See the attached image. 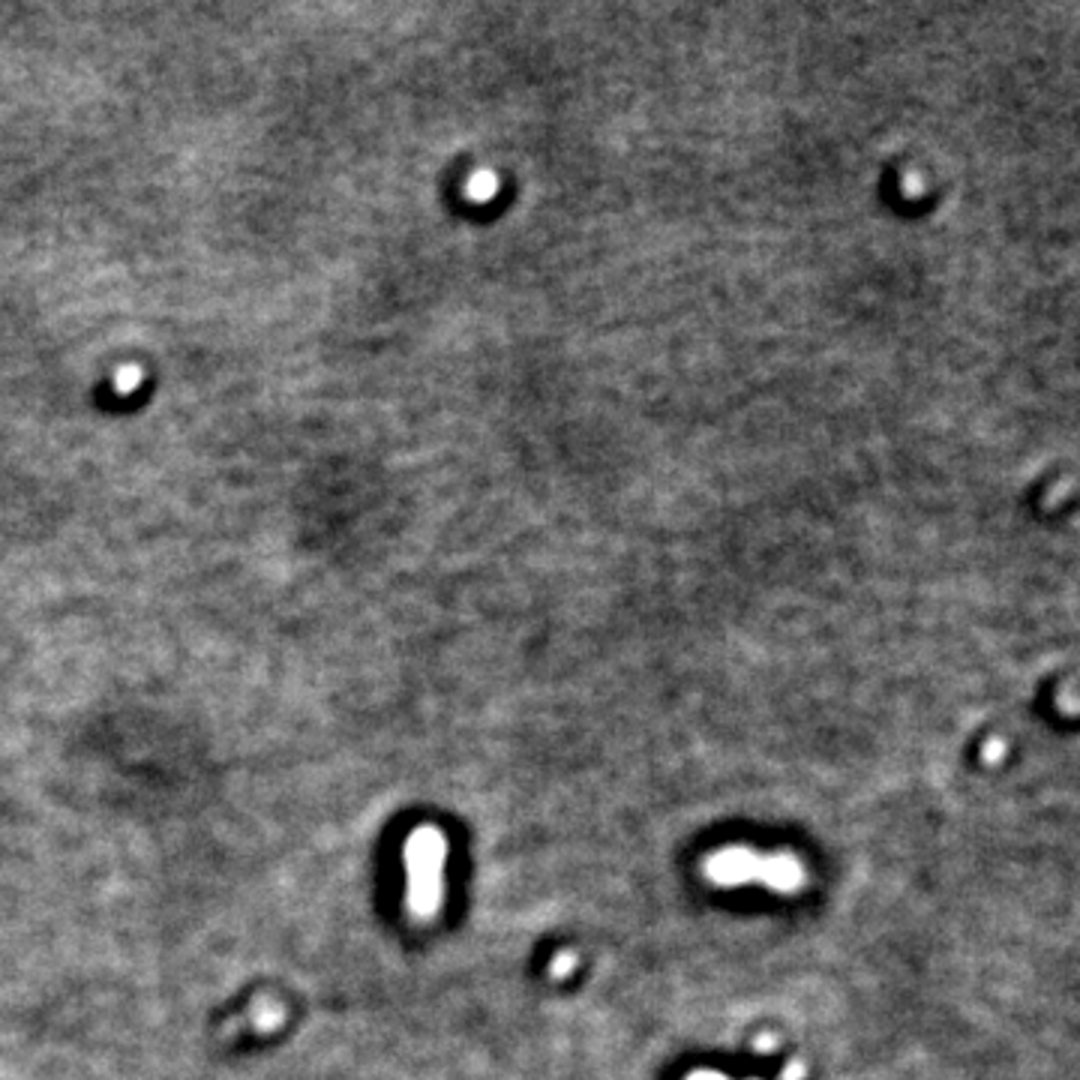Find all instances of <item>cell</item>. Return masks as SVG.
I'll list each match as a JSON object with an SVG mask.
<instances>
[{
  "instance_id": "cell-1",
  "label": "cell",
  "mask_w": 1080,
  "mask_h": 1080,
  "mask_svg": "<svg viewBox=\"0 0 1080 1080\" xmlns=\"http://www.w3.org/2000/svg\"><path fill=\"white\" fill-rule=\"evenodd\" d=\"M409 870V907L414 919H433L442 907V877H445V837L438 829L423 825L406 844Z\"/></svg>"
},
{
  "instance_id": "cell-2",
  "label": "cell",
  "mask_w": 1080,
  "mask_h": 1080,
  "mask_svg": "<svg viewBox=\"0 0 1080 1080\" xmlns=\"http://www.w3.org/2000/svg\"><path fill=\"white\" fill-rule=\"evenodd\" d=\"M708 873H711V880L723 882V885L762 880L778 892H795L802 882V868L795 858H762L754 853H742V849L711 858Z\"/></svg>"
},
{
  "instance_id": "cell-3",
  "label": "cell",
  "mask_w": 1080,
  "mask_h": 1080,
  "mask_svg": "<svg viewBox=\"0 0 1080 1080\" xmlns=\"http://www.w3.org/2000/svg\"><path fill=\"white\" fill-rule=\"evenodd\" d=\"M687 1080H727V1078H720V1075H694V1078Z\"/></svg>"
}]
</instances>
